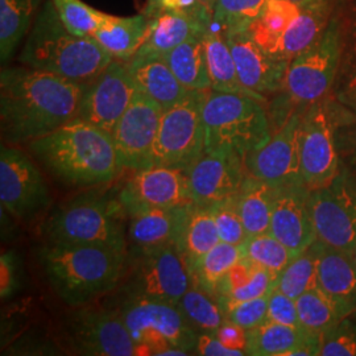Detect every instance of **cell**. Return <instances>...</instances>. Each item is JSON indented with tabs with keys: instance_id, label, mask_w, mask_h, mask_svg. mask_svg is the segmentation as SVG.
Segmentation results:
<instances>
[{
	"instance_id": "47",
	"label": "cell",
	"mask_w": 356,
	"mask_h": 356,
	"mask_svg": "<svg viewBox=\"0 0 356 356\" xmlns=\"http://www.w3.org/2000/svg\"><path fill=\"white\" fill-rule=\"evenodd\" d=\"M267 319L286 326L301 327L296 300L281 292L277 288H275L268 296Z\"/></svg>"
},
{
	"instance_id": "22",
	"label": "cell",
	"mask_w": 356,
	"mask_h": 356,
	"mask_svg": "<svg viewBox=\"0 0 356 356\" xmlns=\"http://www.w3.org/2000/svg\"><path fill=\"white\" fill-rule=\"evenodd\" d=\"M191 206L193 204L177 207H153L129 214L127 220L128 251L166 244H176L179 248Z\"/></svg>"
},
{
	"instance_id": "10",
	"label": "cell",
	"mask_w": 356,
	"mask_h": 356,
	"mask_svg": "<svg viewBox=\"0 0 356 356\" xmlns=\"http://www.w3.org/2000/svg\"><path fill=\"white\" fill-rule=\"evenodd\" d=\"M341 56V26L335 17H331L322 35L291 61L282 88L288 99L307 107L322 101L334 83Z\"/></svg>"
},
{
	"instance_id": "31",
	"label": "cell",
	"mask_w": 356,
	"mask_h": 356,
	"mask_svg": "<svg viewBox=\"0 0 356 356\" xmlns=\"http://www.w3.org/2000/svg\"><path fill=\"white\" fill-rule=\"evenodd\" d=\"M45 0H0V60L6 64L29 33Z\"/></svg>"
},
{
	"instance_id": "17",
	"label": "cell",
	"mask_w": 356,
	"mask_h": 356,
	"mask_svg": "<svg viewBox=\"0 0 356 356\" xmlns=\"http://www.w3.org/2000/svg\"><path fill=\"white\" fill-rule=\"evenodd\" d=\"M300 156L304 184L310 191L329 184L341 173L330 115L322 101L309 106L302 114Z\"/></svg>"
},
{
	"instance_id": "29",
	"label": "cell",
	"mask_w": 356,
	"mask_h": 356,
	"mask_svg": "<svg viewBox=\"0 0 356 356\" xmlns=\"http://www.w3.org/2000/svg\"><path fill=\"white\" fill-rule=\"evenodd\" d=\"M204 35H191L182 44L163 56L178 81L188 90L211 89Z\"/></svg>"
},
{
	"instance_id": "23",
	"label": "cell",
	"mask_w": 356,
	"mask_h": 356,
	"mask_svg": "<svg viewBox=\"0 0 356 356\" xmlns=\"http://www.w3.org/2000/svg\"><path fill=\"white\" fill-rule=\"evenodd\" d=\"M317 288L334 302L342 318L351 317L356 312V263L353 254L322 243Z\"/></svg>"
},
{
	"instance_id": "18",
	"label": "cell",
	"mask_w": 356,
	"mask_h": 356,
	"mask_svg": "<svg viewBox=\"0 0 356 356\" xmlns=\"http://www.w3.org/2000/svg\"><path fill=\"white\" fill-rule=\"evenodd\" d=\"M118 197L127 216L145 209L194 204L188 172L164 165L136 170Z\"/></svg>"
},
{
	"instance_id": "43",
	"label": "cell",
	"mask_w": 356,
	"mask_h": 356,
	"mask_svg": "<svg viewBox=\"0 0 356 356\" xmlns=\"http://www.w3.org/2000/svg\"><path fill=\"white\" fill-rule=\"evenodd\" d=\"M210 210L216 220L220 242L242 245L248 235L238 210L236 198L231 197L225 201L216 202V204L210 206Z\"/></svg>"
},
{
	"instance_id": "44",
	"label": "cell",
	"mask_w": 356,
	"mask_h": 356,
	"mask_svg": "<svg viewBox=\"0 0 356 356\" xmlns=\"http://www.w3.org/2000/svg\"><path fill=\"white\" fill-rule=\"evenodd\" d=\"M322 356H356V322L341 319L321 337Z\"/></svg>"
},
{
	"instance_id": "34",
	"label": "cell",
	"mask_w": 356,
	"mask_h": 356,
	"mask_svg": "<svg viewBox=\"0 0 356 356\" xmlns=\"http://www.w3.org/2000/svg\"><path fill=\"white\" fill-rule=\"evenodd\" d=\"M242 257L241 245L218 243L207 254L189 266L193 285L218 297L219 282Z\"/></svg>"
},
{
	"instance_id": "25",
	"label": "cell",
	"mask_w": 356,
	"mask_h": 356,
	"mask_svg": "<svg viewBox=\"0 0 356 356\" xmlns=\"http://www.w3.org/2000/svg\"><path fill=\"white\" fill-rule=\"evenodd\" d=\"M127 65L136 89L164 111L181 102L191 91L178 81L163 56L135 54Z\"/></svg>"
},
{
	"instance_id": "30",
	"label": "cell",
	"mask_w": 356,
	"mask_h": 356,
	"mask_svg": "<svg viewBox=\"0 0 356 356\" xmlns=\"http://www.w3.org/2000/svg\"><path fill=\"white\" fill-rule=\"evenodd\" d=\"M213 24L214 20L211 26L206 29L204 35L209 73L211 79V90L222 92L245 94L257 98L243 86L239 79L236 65L234 61L232 51L229 49L225 31L220 28L216 29Z\"/></svg>"
},
{
	"instance_id": "14",
	"label": "cell",
	"mask_w": 356,
	"mask_h": 356,
	"mask_svg": "<svg viewBox=\"0 0 356 356\" xmlns=\"http://www.w3.org/2000/svg\"><path fill=\"white\" fill-rule=\"evenodd\" d=\"M301 111H294L259 149L244 159L248 175L276 188L304 184L300 156Z\"/></svg>"
},
{
	"instance_id": "6",
	"label": "cell",
	"mask_w": 356,
	"mask_h": 356,
	"mask_svg": "<svg viewBox=\"0 0 356 356\" xmlns=\"http://www.w3.org/2000/svg\"><path fill=\"white\" fill-rule=\"evenodd\" d=\"M261 102L245 94L207 90L202 107L204 153H235L244 160L261 148L272 136Z\"/></svg>"
},
{
	"instance_id": "26",
	"label": "cell",
	"mask_w": 356,
	"mask_h": 356,
	"mask_svg": "<svg viewBox=\"0 0 356 356\" xmlns=\"http://www.w3.org/2000/svg\"><path fill=\"white\" fill-rule=\"evenodd\" d=\"M151 19L144 15L119 17L108 15L94 36L114 60L128 63L145 41Z\"/></svg>"
},
{
	"instance_id": "52",
	"label": "cell",
	"mask_w": 356,
	"mask_h": 356,
	"mask_svg": "<svg viewBox=\"0 0 356 356\" xmlns=\"http://www.w3.org/2000/svg\"><path fill=\"white\" fill-rule=\"evenodd\" d=\"M164 11V0H147L143 13L147 15L149 19L156 17L159 13Z\"/></svg>"
},
{
	"instance_id": "16",
	"label": "cell",
	"mask_w": 356,
	"mask_h": 356,
	"mask_svg": "<svg viewBox=\"0 0 356 356\" xmlns=\"http://www.w3.org/2000/svg\"><path fill=\"white\" fill-rule=\"evenodd\" d=\"M164 110L136 89L126 113L111 134L124 169L136 172L153 165V145Z\"/></svg>"
},
{
	"instance_id": "20",
	"label": "cell",
	"mask_w": 356,
	"mask_h": 356,
	"mask_svg": "<svg viewBox=\"0 0 356 356\" xmlns=\"http://www.w3.org/2000/svg\"><path fill=\"white\" fill-rule=\"evenodd\" d=\"M193 202L210 207L235 197L247 176L244 160L235 153H204L188 170Z\"/></svg>"
},
{
	"instance_id": "27",
	"label": "cell",
	"mask_w": 356,
	"mask_h": 356,
	"mask_svg": "<svg viewBox=\"0 0 356 356\" xmlns=\"http://www.w3.org/2000/svg\"><path fill=\"white\" fill-rule=\"evenodd\" d=\"M276 288V277L247 259H241L218 286V301L222 307L270 294Z\"/></svg>"
},
{
	"instance_id": "3",
	"label": "cell",
	"mask_w": 356,
	"mask_h": 356,
	"mask_svg": "<svg viewBox=\"0 0 356 356\" xmlns=\"http://www.w3.org/2000/svg\"><path fill=\"white\" fill-rule=\"evenodd\" d=\"M38 259L56 294L66 305L78 307L119 286L128 252L102 245L47 244Z\"/></svg>"
},
{
	"instance_id": "37",
	"label": "cell",
	"mask_w": 356,
	"mask_h": 356,
	"mask_svg": "<svg viewBox=\"0 0 356 356\" xmlns=\"http://www.w3.org/2000/svg\"><path fill=\"white\" fill-rule=\"evenodd\" d=\"M177 306L191 329L198 335L214 334L226 319L218 298L193 284L181 297Z\"/></svg>"
},
{
	"instance_id": "5",
	"label": "cell",
	"mask_w": 356,
	"mask_h": 356,
	"mask_svg": "<svg viewBox=\"0 0 356 356\" xmlns=\"http://www.w3.org/2000/svg\"><path fill=\"white\" fill-rule=\"evenodd\" d=\"M127 220L118 195L88 193L57 206L41 232L48 244L102 245L128 252Z\"/></svg>"
},
{
	"instance_id": "40",
	"label": "cell",
	"mask_w": 356,
	"mask_h": 356,
	"mask_svg": "<svg viewBox=\"0 0 356 356\" xmlns=\"http://www.w3.org/2000/svg\"><path fill=\"white\" fill-rule=\"evenodd\" d=\"M300 326L312 334L321 335L337 325L342 317L330 298L319 288L301 294L297 300Z\"/></svg>"
},
{
	"instance_id": "21",
	"label": "cell",
	"mask_w": 356,
	"mask_h": 356,
	"mask_svg": "<svg viewBox=\"0 0 356 356\" xmlns=\"http://www.w3.org/2000/svg\"><path fill=\"white\" fill-rule=\"evenodd\" d=\"M309 193L310 189L305 184L277 188L270 219L269 232L296 256L317 241L309 210Z\"/></svg>"
},
{
	"instance_id": "36",
	"label": "cell",
	"mask_w": 356,
	"mask_h": 356,
	"mask_svg": "<svg viewBox=\"0 0 356 356\" xmlns=\"http://www.w3.org/2000/svg\"><path fill=\"white\" fill-rule=\"evenodd\" d=\"M219 242V232L210 207L193 204L179 243V250L188 266L201 259Z\"/></svg>"
},
{
	"instance_id": "48",
	"label": "cell",
	"mask_w": 356,
	"mask_h": 356,
	"mask_svg": "<svg viewBox=\"0 0 356 356\" xmlns=\"http://www.w3.org/2000/svg\"><path fill=\"white\" fill-rule=\"evenodd\" d=\"M193 354L202 356H242V350H234L222 343L214 334H200Z\"/></svg>"
},
{
	"instance_id": "39",
	"label": "cell",
	"mask_w": 356,
	"mask_h": 356,
	"mask_svg": "<svg viewBox=\"0 0 356 356\" xmlns=\"http://www.w3.org/2000/svg\"><path fill=\"white\" fill-rule=\"evenodd\" d=\"M243 259L270 272L277 281L281 272L289 266L296 254L270 232L248 236L242 245Z\"/></svg>"
},
{
	"instance_id": "15",
	"label": "cell",
	"mask_w": 356,
	"mask_h": 356,
	"mask_svg": "<svg viewBox=\"0 0 356 356\" xmlns=\"http://www.w3.org/2000/svg\"><path fill=\"white\" fill-rule=\"evenodd\" d=\"M136 92L127 63L113 60L85 86L78 119L113 134Z\"/></svg>"
},
{
	"instance_id": "9",
	"label": "cell",
	"mask_w": 356,
	"mask_h": 356,
	"mask_svg": "<svg viewBox=\"0 0 356 356\" xmlns=\"http://www.w3.org/2000/svg\"><path fill=\"white\" fill-rule=\"evenodd\" d=\"M206 91L191 90L181 102L163 113L153 145V165L188 172L204 156L202 107Z\"/></svg>"
},
{
	"instance_id": "33",
	"label": "cell",
	"mask_w": 356,
	"mask_h": 356,
	"mask_svg": "<svg viewBox=\"0 0 356 356\" xmlns=\"http://www.w3.org/2000/svg\"><path fill=\"white\" fill-rule=\"evenodd\" d=\"M331 17L330 1L301 8L281 38L277 54L292 61L322 35L329 26Z\"/></svg>"
},
{
	"instance_id": "35",
	"label": "cell",
	"mask_w": 356,
	"mask_h": 356,
	"mask_svg": "<svg viewBox=\"0 0 356 356\" xmlns=\"http://www.w3.org/2000/svg\"><path fill=\"white\" fill-rule=\"evenodd\" d=\"M300 10L301 8L291 0H269L263 13L248 31L260 47L277 54L281 38L300 13Z\"/></svg>"
},
{
	"instance_id": "1",
	"label": "cell",
	"mask_w": 356,
	"mask_h": 356,
	"mask_svg": "<svg viewBox=\"0 0 356 356\" xmlns=\"http://www.w3.org/2000/svg\"><path fill=\"white\" fill-rule=\"evenodd\" d=\"M83 83L29 66L0 73V128L7 145L42 138L76 119Z\"/></svg>"
},
{
	"instance_id": "19",
	"label": "cell",
	"mask_w": 356,
	"mask_h": 356,
	"mask_svg": "<svg viewBox=\"0 0 356 356\" xmlns=\"http://www.w3.org/2000/svg\"><path fill=\"white\" fill-rule=\"evenodd\" d=\"M225 33L243 86L263 102L281 91L291 61L260 47L248 29Z\"/></svg>"
},
{
	"instance_id": "28",
	"label": "cell",
	"mask_w": 356,
	"mask_h": 356,
	"mask_svg": "<svg viewBox=\"0 0 356 356\" xmlns=\"http://www.w3.org/2000/svg\"><path fill=\"white\" fill-rule=\"evenodd\" d=\"M276 195V186L247 173L235 198L248 236L269 232Z\"/></svg>"
},
{
	"instance_id": "54",
	"label": "cell",
	"mask_w": 356,
	"mask_h": 356,
	"mask_svg": "<svg viewBox=\"0 0 356 356\" xmlns=\"http://www.w3.org/2000/svg\"><path fill=\"white\" fill-rule=\"evenodd\" d=\"M353 257H354V260H355V263H356V247H355V250H354V251H353Z\"/></svg>"
},
{
	"instance_id": "8",
	"label": "cell",
	"mask_w": 356,
	"mask_h": 356,
	"mask_svg": "<svg viewBox=\"0 0 356 356\" xmlns=\"http://www.w3.org/2000/svg\"><path fill=\"white\" fill-rule=\"evenodd\" d=\"M116 309L136 344V355H160L172 347L193 354L198 334L177 305L124 296Z\"/></svg>"
},
{
	"instance_id": "24",
	"label": "cell",
	"mask_w": 356,
	"mask_h": 356,
	"mask_svg": "<svg viewBox=\"0 0 356 356\" xmlns=\"http://www.w3.org/2000/svg\"><path fill=\"white\" fill-rule=\"evenodd\" d=\"M213 23V11L202 7L198 11L186 13L164 10L151 19L145 41L136 54L165 56L191 35H204Z\"/></svg>"
},
{
	"instance_id": "51",
	"label": "cell",
	"mask_w": 356,
	"mask_h": 356,
	"mask_svg": "<svg viewBox=\"0 0 356 356\" xmlns=\"http://www.w3.org/2000/svg\"><path fill=\"white\" fill-rule=\"evenodd\" d=\"M344 95L350 101L356 103V57L353 58L347 70V79L344 85Z\"/></svg>"
},
{
	"instance_id": "50",
	"label": "cell",
	"mask_w": 356,
	"mask_h": 356,
	"mask_svg": "<svg viewBox=\"0 0 356 356\" xmlns=\"http://www.w3.org/2000/svg\"><path fill=\"white\" fill-rule=\"evenodd\" d=\"M204 7L200 0H164V10H178L193 13Z\"/></svg>"
},
{
	"instance_id": "41",
	"label": "cell",
	"mask_w": 356,
	"mask_h": 356,
	"mask_svg": "<svg viewBox=\"0 0 356 356\" xmlns=\"http://www.w3.org/2000/svg\"><path fill=\"white\" fill-rule=\"evenodd\" d=\"M269 0H214L213 20L225 32L245 31L263 13Z\"/></svg>"
},
{
	"instance_id": "7",
	"label": "cell",
	"mask_w": 356,
	"mask_h": 356,
	"mask_svg": "<svg viewBox=\"0 0 356 356\" xmlns=\"http://www.w3.org/2000/svg\"><path fill=\"white\" fill-rule=\"evenodd\" d=\"M122 292L128 297L177 305L191 288V269L176 244L129 250Z\"/></svg>"
},
{
	"instance_id": "45",
	"label": "cell",
	"mask_w": 356,
	"mask_h": 356,
	"mask_svg": "<svg viewBox=\"0 0 356 356\" xmlns=\"http://www.w3.org/2000/svg\"><path fill=\"white\" fill-rule=\"evenodd\" d=\"M268 296L222 307L225 318L239 325L244 330H252L267 321Z\"/></svg>"
},
{
	"instance_id": "32",
	"label": "cell",
	"mask_w": 356,
	"mask_h": 356,
	"mask_svg": "<svg viewBox=\"0 0 356 356\" xmlns=\"http://www.w3.org/2000/svg\"><path fill=\"white\" fill-rule=\"evenodd\" d=\"M314 337H321L304 330L266 321L252 330H247V355L289 356L293 350Z\"/></svg>"
},
{
	"instance_id": "2",
	"label": "cell",
	"mask_w": 356,
	"mask_h": 356,
	"mask_svg": "<svg viewBox=\"0 0 356 356\" xmlns=\"http://www.w3.org/2000/svg\"><path fill=\"white\" fill-rule=\"evenodd\" d=\"M29 149L53 177L74 188L101 186L124 170L111 134L78 118L31 141Z\"/></svg>"
},
{
	"instance_id": "12",
	"label": "cell",
	"mask_w": 356,
	"mask_h": 356,
	"mask_svg": "<svg viewBox=\"0 0 356 356\" xmlns=\"http://www.w3.org/2000/svg\"><path fill=\"white\" fill-rule=\"evenodd\" d=\"M0 202L23 222L36 219L51 204V191L38 165L16 145L1 144Z\"/></svg>"
},
{
	"instance_id": "42",
	"label": "cell",
	"mask_w": 356,
	"mask_h": 356,
	"mask_svg": "<svg viewBox=\"0 0 356 356\" xmlns=\"http://www.w3.org/2000/svg\"><path fill=\"white\" fill-rule=\"evenodd\" d=\"M51 3L64 26L81 38H92L108 16L82 0H51Z\"/></svg>"
},
{
	"instance_id": "38",
	"label": "cell",
	"mask_w": 356,
	"mask_h": 356,
	"mask_svg": "<svg viewBox=\"0 0 356 356\" xmlns=\"http://www.w3.org/2000/svg\"><path fill=\"white\" fill-rule=\"evenodd\" d=\"M319 241L313 243L307 250L297 254L289 266L280 273L276 281V288L297 300L301 294L317 288V268L321 251Z\"/></svg>"
},
{
	"instance_id": "4",
	"label": "cell",
	"mask_w": 356,
	"mask_h": 356,
	"mask_svg": "<svg viewBox=\"0 0 356 356\" xmlns=\"http://www.w3.org/2000/svg\"><path fill=\"white\" fill-rule=\"evenodd\" d=\"M94 38L73 35L61 22L51 0H45L26 35L19 63L88 85L113 61Z\"/></svg>"
},
{
	"instance_id": "13",
	"label": "cell",
	"mask_w": 356,
	"mask_h": 356,
	"mask_svg": "<svg viewBox=\"0 0 356 356\" xmlns=\"http://www.w3.org/2000/svg\"><path fill=\"white\" fill-rule=\"evenodd\" d=\"M66 339L79 355H136L127 327L118 309L83 305L76 307L66 325Z\"/></svg>"
},
{
	"instance_id": "11",
	"label": "cell",
	"mask_w": 356,
	"mask_h": 356,
	"mask_svg": "<svg viewBox=\"0 0 356 356\" xmlns=\"http://www.w3.org/2000/svg\"><path fill=\"white\" fill-rule=\"evenodd\" d=\"M309 210L317 241L353 254L356 247V186L341 172L309 193Z\"/></svg>"
},
{
	"instance_id": "49",
	"label": "cell",
	"mask_w": 356,
	"mask_h": 356,
	"mask_svg": "<svg viewBox=\"0 0 356 356\" xmlns=\"http://www.w3.org/2000/svg\"><path fill=\"white\" fill-rule=\"evenodd\" d=\"M216 338L229 348L242 350L245 353L247 348V330H244L239 325L225 319L219 329L214 332ZM247 355V354H245Z\"/></svg>"
},
{
	"instance_id": "53",
	"label": "cell",
	"mask_w": 356,
	"mask_h": 356,
	"mask_svg": "<svg viewBox=\"0 0 356 356\" xmlns=\"http://www.w3.org/2000/svg\"><path fill=\"white\" fill-rule=\"evenodd\" d=\"M294 4H297L300 8H307V7H313L317 4H322L330 0H291Z\"/></svg>"
},
{
	"instance_id": "46",
	"label": "cell",
	"mask_w": 356,
	"mask_h": 356,
	"mask_svg": "<svg viewBox=\"0 0 356 356\" xmlns=\"http://www.w3.org/2000/svg\"><path fill=\"white\" fill-rule=\"evenodd\" d=\"M23 268L19 256L13 251L3 252L0 257V297L10 300L22 288Z\"/></svg>"
}]
</instances>
